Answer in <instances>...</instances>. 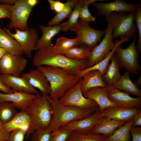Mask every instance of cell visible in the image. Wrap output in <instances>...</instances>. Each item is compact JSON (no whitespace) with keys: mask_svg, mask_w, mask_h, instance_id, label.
I'll use <instances>...</instances> for the list:
<instances>
[{"mask_svg":"<svg viewBox=\"0 0 141 141\" xmlns=\"http://www.w3.org/2000/svg\"><path fill=\"white\" fill-rule=\"evenodd\" d=\"M133 122L132 119L119 127L111 135L107 137L105 141H131L130 129Z\"/></svg>","mask_w":141,"mask_h":141,"instance_id":"cell-29","label":"cell"},{"mask_svg":"<svg viewBox=\"0 0 141 141\" xmlns=\"http://www.w3.org/2000/svg\"><path fill=\"white\" fill-rule=\"evenodd\" d=\"M17 0H0V3L7 5H13Z\"/></svg>","mask_w":141,"mask_h":141,"instance_id":"cell-47","label":"cell"},{"mask_svg":"<svg viewBox=\"0 0 141 141\" xmlns=\"http://www.w3.org/2000/svg\"><path fill=\"white\" fill-rule=\"evenodd\" d=\"M27 63V60L22 55L7 52L0 60V73L20 77Z\"/></svg>","mask_w":141,"mask_h":141,"instance_id":"cell-12","label":"cell"},{"mask_svg":"<svg viewBox=\"0 0 141 141\" xmlns=\"http://www.w3.org/2000/svg\"><path fill=\"white\" fill-rule=\"evenodd\" d=\"M132 120L133 122L132 126L138 127L141 126V111L134 115Z\"/></svg>","mask_w":141,"mask_h":141,"instance_id":"cell-45","label":"cell"},{"mask_svg":"<svg viewBox=\"0 0 141 141\" xmlns=\"http://www.w3.org/2000/svg\"><path fill=\"white\" fill-rule=\"evenodd\" d=\"M126 122L105 118L96 126L91 132L103 134L107 137L111 135L117 128Z\"/></svg>","mask_w":141,"mask_h":141,"instance_id":"cell-28","label":"cell"},{"mask_svg":"<svg viewBox=\"0 0 141 141\" xmlns=\"http://www.w3.org/2000/svg\"><path fill=\"white\" fill-rule=\"evenodd\" d=\"M30 118L26 138H29L35 131L40 128H49L51 123L53 111L49 95H36L25 110Z\"/></svg>","mask_w":141,"mask_h":141,"instance_id":"cell-2","label":"cell"},{"mask_svg":"<svg viewBox=\"0 0 141 141\" xmlns=\"http://www.w3.org/2000/svg\"><path fill=\"white\" fill-rule=\"evenodd\" d=\"M13 5H7L0 3V19L8 18L10 19Z\"/></svg>","mask_w":141,"mask_h":141,"instance_id":"cell-41","label":"cell"},{"mask_svg":"<svg viewBox=\"0 0 141 141\" xmlns=\"http://www.w3.org/2000/svg\"><path fill=\"white\" fill-rule=\"evenodd\" d=\"M49 99L53 111L52 120L49 129L52 132L93 114L98 105L88 108H81L62 105L58 98Z\"/></svg>","mask_w":141,"mask_h":141,"instance_id":"cell-4","label":"cell"},{"mask_svg":"<svg viewBox=\"0 0 141 141\" xmlns=\"http://www.w3.org/2000/svg\"><path fill=\"white\" fill-rule=\"evenodd\" d=\"M105 19L112 27L113 38L120 37L129 39L136 35L137 30L133 14L113 12L105 16Z\"/></svg>","mask_w":141,"mask_h":141,"instance_id":"cell-5","label":"cell"},{"mask_svg":"<svg viewBox=\"0 0 141 141\" xmlns=\"http://www.w3.org/2000/svg\"><path fill=\"white\" fill-rule=\"evenodd\" d=\"M10 133L6 130L4 124L0 120V141H7Z\"/></svg>","mask_w":141,"mask_h":141,"instance_id":"cell-44","label":"cell"},{"mask_svg":"<svg viewBox=\"0 0 141 141\" xmlns=\"http://www.w3.org/2000/svg\"><path fill=\"white\" fill-rule=\"evenodd\" d=\"M111 85L114 88L127 91L137 97H141V90L132 81L130 73L126 70L116 82Z\"/></svg>","mask_w":141,"mask_h":141,"instance_id":"cell-26","label":"cell"},{"mask_svg":"<svg viewBox=\"0 0 141 141\" xmlns=\"http://www.w3.org/2000/svg\"><path fill=\"white\" fill-rule=\"evenodd\" d=\"M82 78L81 89L83 93L91 88L105 87L107 85L99 71L97 70H93L86 72Z\"/></svg>","mask_w":141,"mask_h":141,"instance_id":"cell-21","label":"cell"},{"mask_svg":"<svg viewBox=\"0 0 141 141\" xmlns=\"http://www.w3.org/2000/svg\"><path fill=\"white\" fill-rule=\"evenodd\" d=\"M21 76L24 78L30 84L36 89L39 90L42 95H49L51 88L49 81L43 72L37 68L30 70L28 72L22 74Z\"/></svg>","mask_w":141,"mask_h":141,"instance_id":"cell-17","label":"cell"},{"mask_svg":"<svg viewBox=\"0 0 141 141\" xmlns=\"http://www.w3.org/2000/svg\"><path fill=\"white\" fill-rule=\"evenodd\" d=\"M30 122V118L26 110L17 113L9 122L4 124L6 130L9 133L19 128L27 130Z\"/></svg>","mask_w":141,"mask_h":141,"instance_id":"cell-25","label":"cell"},{"mask_svg":"<svg viewBox=\"0 0 141 141\" xmlns=\"http://www.w3.org/2000/svg\"><path fill=\"white\" fill-rule=\"evenodd\" d=\"M32 63L36 67L51 66L62 68L76 73L88 67L87 60L73 59L64 54L56 53L52 50L51 46L37 50L33 57Z\"/></svg>","mask_w":141,"mask_h":141,"instance_id":"cell-1","label":"cell"},{"mask_svg":"<svg viewBox=\"0 0 141 141\" xmlns=\"http://www.w3.org/2000/svg\"><path fill=\"white\" fill-rule=\"evenodd\" d=\"M82 80V78L77 83L67 90L59 99L62 105L81 108H90L98 105L94 101L83 96L81 89Z\"/></svg>","mask_w":141,"mask_h":141,"instance_id":"cell-8","label":"cell"},{"mask_svg":"<svg viewBox=\"0 0 141 141\" xmlns=\"http://www.w3.org/2000/svg\"><path fill=\"white\" fill-rule=\"evenodd\" d=\"M105 73L103 76L104 80L107 84L112 85L120 77L119 69L120 61L117 55L114 53L110 59Z\"/></svg>","mask_w":141,"mask_h":141,"instance_id":"cell-27","label":"cell"},{"mask_svg":"<svg viewBox=\"0 0 141 141\" xmlns=\"http://www.w3.org/2000/svg\"><path fill=\"white\" fill-rule=\"evenodd\" d=\"M36 96L33 94L16 91L8 93L0 92V102H10L16 108L25 110Z\"/></svg>","mask_w":141,"mask_h":141,"instance_id":"cell-19","label":"cell"},{"mask_svg":"<svg viewBox=\"0 0 141 141\" xmlns=\"http://www.w3.org/2000/svg\"><path fill=\"white\" fill-rule=\"evenodd\" d=\"M91 51L89 49L85 47L78 46L66 50L63 54L72 59L87 60L90 54Z\"/></svg>","mask_w":141,"mask_h":141,"instance_id":"cell-35","label":"cell"},{"mask_svg":"<svg viewBox=\"0 0 141 141\" xmlns=\"http://www.w3.org/2000/svg\"><path fill=\"white\" fill-rule=\"evenodd\" d=\"M77 1L78 0H67L64 3L63 9L49 22L48 26H53L58 25L64 19L69 17Z\"/></svg>","mask_w":141,"mask_h":141,"instance_id":"cell-30","label":"cell"},{"mask_svg":"<svg viewBox=\"0 0 141 141\" xmlns=\"http://www.w3.org/2000/svg\"><path fill=\"white\" fill-rule=\"evenodd\" d=\"M108 137L103 134L92 132L83 134L75 131H73L71 136L68 141H105Z\"/></svg>","mask_w":141,"mask_h":141,"instance_id":"cell-34","label":"cell"},{"mask_svg":"<svg viewBox=\"0 0 141 141\" xmlns=\"http://www.w3.org/2000/svg\"><path fill=\"white\" fill-rule=\"evenodd\" d=\"M98 1L104 0H84L83 4L80 11V20L89 22H93L95 21L96 18L93 16L90 13L88 9V6L90 4Z\"/></svg>","mask_w":141,"mask_h":141,"instance_id":"cell-37","label":"cell"},{"mask_svg":"<svg viewBox=\"0 0 141 141\" xmlns=\"http://www.w3.org/2000/svg\"><path fill=\"white\" fill-rule=\"evenodd\" d=\"M77 46H78V44L76 38L69 39L61 37L57 38L55 45L51 48L54 52L63 54L66 50Z\"/></svg>","mask_w":141,"mask_h":141,"instance_id":"cell-32","label":"cell"},{"mask_svg":"<svg viewBox=\"0 0 141 141\" xmlns=\"http://www.w3.org/2000/svg\"><path fill=\"white\" fill-rule=\"evenodd\" d=\"M137 9L134 15V20L139 34V38L137 43V48L139 54L141 52V8L138 3H137Z\"/></svg>","mask_w":141,"mask_h":141,"instance_id":"cell-39","label":"cell"},{"mask_svg":"<svg viewBox=\"0 0 141 141\" xmlns=\"http://www.w3.org/2000/svg\"><path fill=\"white\" fill-rule=\"evenodd\" d=\"M105 118L98 108L92 115L60 128L87 134L91 132Z\"/></svg>","mask_w":141,"mask_h":141,"instance_id":"cell-14","label":"cell"},{"mask_svg":"<svg viewBox=\"0 0 141 141\" xmlns=\"http://www.w3.org/2000/svg\"><path fill=\"white\" fill-rule=\"evenodd\" d=\"M84 2V0H78L69 17L68 20L60 24L61 31H66L70 30L77 23L79 18L80 11Z\"/></svg>","mask_w":141,"mask_h":141,"instance_id":"cell-31","label":"cell"},{"mask_svg":"<svg viewBox=\"0 0 141 141\" xmlns=\"http://www.w3.org/2000/svg\"><path fill=\"white\" fill-rule=\"evenodd\" d=\"M106 87L108 93V97L120 107L128 108H140L141 107V97L133 98L128 92L120 90L113 87L111 85L107 84Z\"/></svg>","mask_w":141,"mask_h":141,"instance_id":"cell-15","label":"cell"},{"mask_svg":"<svg viewBox=\"0 0 141 141\" xmlns=\"http://www.w3.org/2000/svg\"><path fill=\"white\" fill-rule=\"evenodd\" d=\"M32 9L28 4L26 0H17L13 5L10 21L7 26L8 29L27 30L28 20Z\"/></svg>","mask_w":141,"mask_h":141,"instance_id":"cell-10","label":"cell"},{"mask_svg":"<svg viewBox=\"0 0 141 141\" xmlns=\"http://www.w3.org/2000/svg\"><path fill=\"white\" fill-rule=\"evenodd\" d=\"M31 141H51L52 132L48 128H40L31 134Z\"/></svg>","mask_w":141,"mask_h":141,"instance_id":"cell-36","label":"cell"},{"mask_svg":"<svg viewBox=\"0 0 141 141\" xmlns=\"http://www.w3.org/2000/svg\"><path fill=\"white\" fill-rule=\"evenodd\" d=\"M137 35L133 38L130 45L126 48L119 45L116 49L114 53L120 61V68H124L130 73L138 74L141 70L138 63L139 53L136 46Z\"/></svg>","mask_w":141,"mask_h":141,"instance_id":"cell-7","label":"cell"},{"mask_svg":"<svg viewBox=\"0 0 141 141\" xmlns=\"http://www.w3.org/2000/svg\"><path fill=\"white\" fill-rule=\"evenodd\" d=\"M0 47L5 49L7 52L22 55L23 52L19 44L0 25Z\"/></svg>","mask_w":141,"mask_h":141,"instance_id":"cell-24","label":"cell"},{"mask_svg":"<svg viewBox=\"0 0 141 141\" xmlns=\"http://www.w3.org/2000/svg\"><path fill=\"white\" fill-rule=\"evenodd\" d=\"M89 24V22L79 20L70 30L77 33L76 38L78 46L85 47L91 51L101 41L102 36L105 34V30L93 29Z\"/></svg>","mask_w":141,"mask_h":141,"instance_id":"cell-6","label":"cell"},{"mask_svg":"<svg viewBox=\"0 0 141 141\" xmlns=\"http://www.w3.org/2000/svg\"><path fill=\"white\" fill-rule=\"evenodd\" d=\"M6 53L7 52L5 49L0 47V60Z\"/></svg>","mask_w":141,"mask_h":141,"instance_id":"cell-50","label":"cell"},{"mask_svg":"<svg viewBox=\"0 0 141 141\" xmlns=\"http://www.w3.org/2000/svg\"><path fill=\"white\" fill-rule=\"evenodd\" d=\"M16 108L10 102H0V120L4 124L10 121L17 113Z\"/></svg>","mask_w":141,"mask_h":141,"instance_id":"cell-33","label":"cell"},{"mask_svg":"<svg viewBox=\"0 0 141 141\" xmlns=\"http://www.w3.org/2000/svg\"><path fill=\"white\" fill-rule=\"evenodd\" d=\"M0 91L6 93H10L14 92L11 89L5 85L0 80Z\"/></svg>","mask_w":141,"mask_h":141,"instance_id":"cell-46","label":"cell"},{"mask_svg":"<svg viewBox=\"0 0 141 141\" xmlns=\"http://www.w3.org/2000/svg\"><path fill=\"white\" fill-rule=\"evenodd\" d=\"M27 130L21 128H17L10 132L7 141H24Z\"/></svg>","mask_w":141,"mask_h":141,"instance_id":"cell-40","label":"cell"},{"mask_svg":"<svg viewBox=\"0 0 141 141\" xmlns=\"http://www.w3.org/2000/svg\"><path fill=\"white\" fill-rule=\"evenodd\" d=\"M27 3L31 7L33 8L39 3L40 1L38 0H26Z\"/></svg>","mask_w":141,"mask_h":141,"instance_id":"cell-48","label":"cell"},{"mask_svg":"<svg viewBox=\"0 0 141 141\" xmlns=\"http://www.w3.org/2000/svg\"><path fill=\"white\" fill-rule=\"evenodd\" d=\"M36 67L43 72L49 81L51 88V92L49 95L50 98L59 99L81 78L76 73L61 68L49 66Z\"/></svg>","mask_w":141,"mask_h":141,"instance_id":"cell-3","label":"cell"},{"mask_svg":"<svg viewBox=\"0 0 141 141\" xmlns=\"http://www.w3.org/2000/svg\"><path fill=\"white\" fill-rule=\"evenodd\" d=\"M0 80L6 86L14 91L32 93H39L24 77L0 74Z\"/></svg>","mask_w":141,"mask_h":141,"instance_id":"cell-18","label":"cell"},{"mask_svg":"<svg viewBox=\"0 0 141 141\" xmlns=\"http://www.w3.org/2000/svg\"><path fill=\"white\" fill-rule=\"evenodd\" d=\"M39 27L42 31V34L41 37L38 40L35 50L52 46V38L61 31L60 24L47 26L40 25Z\"/></svg>","mask_w":141,"mask_h":141,"instance_id":"cell-22","label":"cell"},{"mask_svg":"<svg viewBox=\"0 0 141 141\" xmlns=\"http://www.w3.org/2000/svg\"><path fill=\"white\" fill-rule=\"evenodd\" d=\"M92 4L97 9L98 14L105 16L113 12H124L134 15L137 9V3H130L124 0H115L106 3L95 2Z\"/></svg>","mask_w":141,"mask_h":141,"instance_id":"cell-13","label":"cell"},{"mask_svg":"<svg viewBox=\"0 0 141 141\" xmlns=\"http://www.w3.org/2000/svg\"><path fill=\"white\" fill-rule=\"evenodd\" d=\"M120 38L119 40H115L114 42L116 43L115 47L105 58L96 64L78 72L76 73L77 75L80 78H82L83 75L86 72L93 70H97L99 71L103 76L106 72L107 68L110 64L109 61L116 49L119 46L121 45L125 42H128L129 40V39L125 37H121Z\"/></svg>","mask_w":141,"mask_h":141,"instance_id":"cell-23","label":"cell"},{"mask_svg":"<svg viewBox=\"0 0 141 141\" xmlns=\"http://www.w3.org/2000/svg\"><path fill=\"white\" fill-rule=\"evenodd\" d=\"M130 133L132 137V141H141V127L132 126Z\"/></svg>","mask_w":141,"mask_h":141,"instance_id":"cell-43","label":"cell"},{"mask_svg":"<svg viewBox=\"0 0 141 141\" xmlns=\"http://www.w3.org/2000/svg\"><path fill=\"white\" fill-rule=\"evenodd\" d=\"M133 83L137 86V88L141 90V77H140L137 80H135Z\"/></svg>","mask_w":141,"mask_h":141,"instance_id":"cell-49","label":"cell"},{"mask_svg":"<svg viewBox=\"0 0 141 141\" xmlns=\"http://www.w3.org/2000/svg\"><path fill=\"white\" fill-rule=\"evenodd\" d=\"M105 30V32L102 40L92 50L87 60L88 67L96 64L104 59L115 46V42L113 41V29L110 25L108 23Z\"/></svg>","mask_w":141,"mask_h":141,"instance_id":"cell-9","label":"cell"},{"mask_svg":"<svg viewBox=\"0 0 141 141\" xmlns=\"http://www.w3.org/2000/svg\"><path fill=\"white\" fill-rule=\"evenodd\" d=\"M106 87H97L90 89L83 93L84 97L90 99L97 104L101 112L110 108L120 107L108 97Z\"/></svg>","mask_w":141,"mask_h":141,"instance_id":"cell-16","label":"cell"},{"mask_svg":"<svg viewBox=\"0 0 141 141\" xmlns=\"http://www.w3.org/2000/svg\"><path fill=\"white\" fill-rule=\"evenodd\" d=\"M47 1L49 4L50 9L57 14L60 12L64 6V3L60 0H48Z\"/></svg>","mask_w":141,"mask_h":141,"instance_id":"cell-42","label":"cell"},{"mask_svg":"<svg viewBox=\"0 0 141 141\" xmlns=\"http://www.w3.org/2000/svg\"><path fill=\"white\" fill-rule=\"evenodd\" d=\"M140 111L138 108L116 107L106 109L101 112L106 119L127 122L132 120L134 115Z\"/></svg>","mask_w":141,"mask_h":141,"instance_id":"cell-20","label":"cell"},{"mask_svg":"<svg viewBox=\"0 0 141 141\" xmlns=\"http://www.w3.org/2000/svg\"><path fill=\"white\" fill-rule=\"evenodd\" d=\"M4 29L19 44L23 53L28 57H31L39 39L36 30L33 28H28L25 30L15 29V33H13L8 28L4 27Z\"/></svg>","mask_w":141,"mask_h":141,"instance_id":"cell-11","label":"cell"},{"mask_svg":"<svg viewBox=\"0 0 141 141\" xmlns=\"http://www.w3.org/2000/svg\"><path fill=\"white\" fill-rule=\"evenodd\" d=\"M72 132L69 130L60 128L52 132L51 141H68Z\"/></svg>","mask_w":141,"mask_h":141,"instance_id":"cell-38","label":"cell"}]
</instances>
